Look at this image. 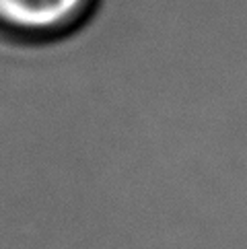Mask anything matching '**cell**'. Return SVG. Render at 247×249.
<instances>
[{
  "instance_id": "1",
  "label": "cell",
  "mask_w": 247,
  "mask_h": 249,
  "mask_svg": "<svg viewBox=\"0 0 247 249\" xmlns=\"http://www.w3.org/2000/svg\"><path fill=\"white\" fill-rule=\"evenodd\" d=\"M95 0H0V27L25 37H50L83 19Z\"/></svg>"
}]
</instances>
